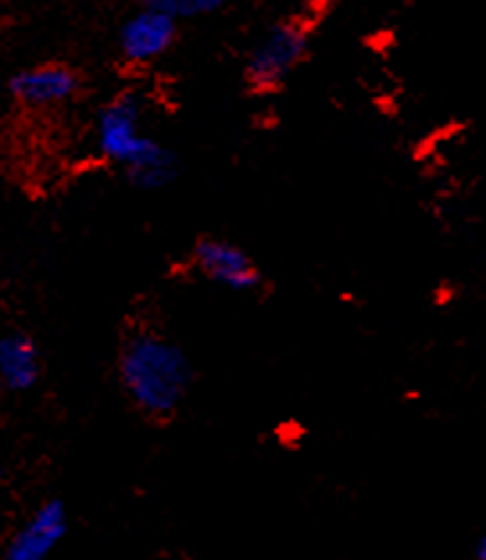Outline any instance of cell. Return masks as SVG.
I'll list each match as a JSON object with an SVG mask.
<instances>
[{"mask_svg": "<svg viewBox=\"0 0 486 560\" xmlns=\"http://www.w3.org/2000/svg\"><path fill=\"white\" fill-rule=\"evenodd\" d=\"M117 375L130 404L148 419H171L187 398L195 370L187 351L161 331H135L121 343Z\"/></svg>", "mask_w": 486, "mask_h": 560, "instance_id": "1", "label": "cell"}, {"mask_svg": "<svg viewBox=\"0 0 486 560\" xmlns=\"http://www.w3.org/2000/svg\"><path fill=\"white\" fill-rule=\"evenodd\" d=\"M96 148L106 161L125 171L138 189L159 191L178 178V161L171 150L142 129L140 102L132 93L114 98L99 114Z\"/></svg>", "mask_w": 486, "mask_h": 560, "instance_id": "2", "label": "cell"}, {"mask_svg": "<svg viewBox=\"0 0 486 560\" xmlns=\"http://www.w3.org/2000/svg\"><path fill=\"white\" fill-rule=\"evenodd\" d=\"M311 34L300 21H282L271 26L252 49L246 62V81L256 93H271L296 73L305 60Z\"/></svg>", "mask_w": 486, "mask_h": 560, "instance_id": "3", "label": "cell"}, {"mask_svg": "<svg viewBox=\"0 0 486 560\" xmlns=\"http://www.w3.org/2000/svg\"><path fill=\"white\" fill-rule=\"evenodd\" d=\"M192 258H195V269L207 282L225 287V290L254 292L262 287V271L254 258L231 241L205 235L192 248Z\"/></svg>", "mask_w": 486, "mask_h": 560, "instance_id": "4", "label": "cell"}, {"mask_svg": "<svg viewBox=\"0 0 486 560\" xmlns=\"http://www.w3.org/2000/svg\"><path fill=\"white\" fill-rule=\"evenodd\" d=\"M68 527L70 520L66 504L60 499H47L11 535L3 556L5 560H45L57 550V545L66 540Z\"/></svg>", "mask_w": 486, "mask_h": 560, "instance_id": "5", "label": "cell"}, {"mask_svg": "<svg viewBox=\"0 0 486 560\" xmlns=\"http://www.w3.org/2000/svg\"><path fill=\"white\" fill-rule=\"evenodd\" d=\"M178 21L153 5H142V11L125 21L119 32L121 57L132 65L155 62L174 47Z\"/></svg>", "mask_w": 486, "mask_h": 560, "instance_id": "6", "label": "cell"}, {"mask_svg": "<svg viewBox=\"0 0 486 560\" xmlns=\"http://www.w3.org/2000/svg\"><path fill=\"white\" fill-rule=\"evenodd\" d=\"M78 75L66 65H37V68L21 70L19 75H13L11 93L16 96V102L24 106H57L78 93Z\"/></svg>", "mask_w": 486, "mask_h": 560, "instance_id": "7", "label": "cell"}, {"mask_svg": "<svg viewBox=\"0 0 486 560\" xmlns=\"http://www.w3.org/2000/svg\"><path fill=\"white\" fill-rule=\"evenodd\" d=\"M42 354L34 339L24 331L0 336V385L9 393H26L39 383Z\"/></svg>", "mask_w": 486, "mask_h": 560, "instance_id": "8", "label": "cell"}, {"mask_svg": "<svg viewBox=\"0 0 486 560\" xmlns=\"http://www.w3.org/2000/svg\"><path fill=\"white\" fill-rule=\"evenodd\" d=\"M228 0H146V5H153L169 16H174L176 21H187V19H202L210 16V13H218Z\"/></svg>", "mask_w": 486, "mask_h": 560, "instance_id": "9", "label": "cell"}, {"mask_svg": "<svg viewBox=\"0 0 486 560\" xmlns=\"http://www.w3.org/2000/svg\"><path fill=\"white\" fill-rule=\"evenodd\" d=\"M474 558L476 560H486V535H482L474 545Z\"/></svg>", "mask_w": 486, "mask_h": 560, "instance_id": "10", "label": "cell"}, {"mask_svg": "<svg viewBox=\"0 0 486 560\" xmlns=\"http://www.w3.org/2000/svg\"><path fill=\"white\" fill-rule=\"evenodd\" d=\"M3 478H5V472H3V468H0V483H3Z\"/></svg>", "mask_w": 486, "mask_h": 560, "instance_id": "11", "label": "cell"}, {"mask_svg": "<svg viewBox=\"0 0 486 560\" xmlns=\"http://www.w3.org/2000/svg\"><path fill=\"white\" fill-rule=\"evenodd\" d=\"M0 390H3V385H0Z\"/></svg>", "mask_w": 486, "mask_h": 560, "instance_id": "12", "label": "cell"}]
</instances>
